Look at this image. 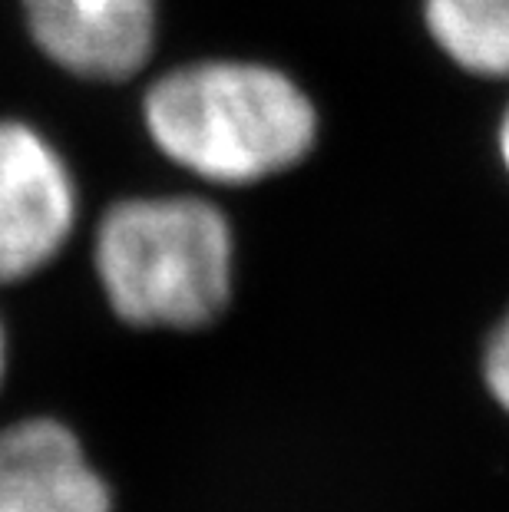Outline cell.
Returning a JSON list of instances; mask_svg holds the SVG:
<instances>
[{
	"instance_id": "9",
	"label": "cell",
	"mask_w": 509,
	"mask_h": 512,
	"mask_svg": "<svg viewBox=\"0 0 509 512\" xmlns=\"http://www.w3.org/2000/svg\"><path fill=\"white\" fill-rule=\"evenodd\" d=\"M4 364H7V347H4V328H0V380H4Z\"/></svg>"
},
{
	"instance_id": "7",
	"label": "cell",
	"mask_w": 509,
	"mask_h": 512,
	"mask_svg": "<svg viewBox=\"0 0 509 512\" xmlns=\"http://www.w3.org/2000/svg\"><path fill=\"white\" fill-rule=\"evenodd\" d=\"M483 374H486V384H490V394L509 413V314L503 318L500 328H496L490 347H486Z\"/></svg>"
},
{
	"instance_id": "4",
	"label": "cell",
	"mask_w": 509,
	"mask_h": 512,
	"mask_svg": "<svg viewBox=\"0 0 509 512\" xmlns=\"http://www.w3.org/2000/svg\"><path fill=\"white\" fill-rule=\"evenodd\" d=\"M37 47L90 80H129L156 47L159 0H24Z\"/></svg>"
},
{
	"instance_id": "8",
	"label": "cell",
	"mask_w": 509,
	"mask_h": 512,
	"mask_svg": "<svg viewBox=\"0 0 509 512\" xmlns=\"http://www.w3.org/2000/svg\"><path fill=\"white\" fill-rule=\"evenodd\" d=\"M500 152H503V162H506V169H509V110H506L503 129H500Z\"/></svg>"
},
{
	"instance_id": "1",
	"label": "cell",
	"mask_w": 509,
	"mask_h": 512,
	"mask_svg": "<svg viewBox=\"0 0 509 512\" xmlns=\"http://www.w3.org/2000/svg\"><path fill=\"white\" fill-rule=\"evenodd\" d=\"M146 126L162 156L209 182L248 185L301 162L318 116L281 70L205 60L166 73L146 93Z\"/></svg>"
},
{
	"instance_id": "2",
	"label": "cell",
	"mask_w": 509,
	"mask_h": 512,
	"mask_svg": "<svg viewBox=\"0 0 509 512\" xmlns=\"http://www.w3.org/2000/svg\"><path fill=\"white\" fill-rule=\"evenodd\" d=\"M96 271L113 311L136 328H199L232 288V232L212 202L129 199L103 215Z\"/></svg>"
},
{
	"instance_id": "5",
	"label": "cell",
	"mask_w": 509,
	"mask_h": 512,
	"mask_svg": "<svg viewBox=\"0 0 509 512\" xmlns=\"http://www.w3.org/2000/svg\"><path fill=\"white\" fill-rule=\"evenodd\" d=\"M0 512H113V493L57 420L0 430Z\"/></svg>"
},
{
	"instance_id": "3",
	"label": "cell",
	"mask_w": 509,
	"mask_h": 512,
	"mask_svg": "<svg viewBox=\"0 0 509 512\" xmlns=\"http://www.w3.org/2000/svg\"><path fill=\"white\" fill-rule=\"evenodd\" d=\"M73 219L77 195L57 149L30 126L0 119V285L47 265Z\"/></svg>"
},
{
	"instance_id": "6",
	"label": "cell",
	"mask_w": 509,
	"mask_h": 512,
	"mask_svg": "<svg viewBox=\"0 0 509 512\" xmlns=\"http://www.w3.org/2000/svg\"><path fill=\"white\" fill-rule=\"evenodd\" d=\"M443 53L476 76H509V0H427Z\"/></svg>"
}]
</instances>
